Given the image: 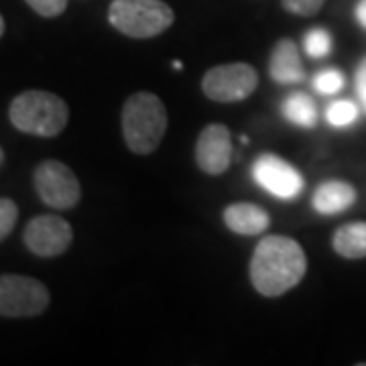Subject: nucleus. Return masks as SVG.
<instances>
[{
	"label": "nucleus",
	"instance_id": "obj_3",
	"mask_svg": "<svg viewBox=\"0 0 366 366\" xmlns=\"http://www.w3.org/2000/svg\"><path fill=\"white\" fill-rule=\"evenodd\" d=\"M9 118L16 131L35 137H57L66 129L69 108L57 94L29 90L11 102Z\"/></svg>",
	"mask_w": 366,
	"mask_h": 366
},
{
	"label": "nucleus",
	"instance_id": "obj_20",
	"mask_svg": "<svg viewBox=\"0 0 366 366\" xmlns=\"http://www.w3.org/2000/svg\"><path fill=\"white\" fill-rule=\"evenodd\" d=\"M326 0H283V9L297 16H314L320 13Z\"/></svg>",
	"mask_w": 366,
	"mask_h": 366
},
{
	"label": "nucleus",
	"instance_id": "obj_13",
	"mask_svg": "<svg viewBox=\"0 0 366 366\" xmlns=\"http://www.w3.org/2000/svg\"><path fill=\"white\" fill-rule=\"evenodd\" d=\"M356 202V189L350 183L332 179V182L322 183L314 194V208L320 214H340L348 209Z\"/></svg>",
	"mask_w": 366,
	"mask_h": 366
},
{
	"label": "nucleus",
	"instance_id": "obj_11",
	"mask_svg": "<svg viewBox=\"0 0 366 366\" xmlns=\"http://www.w3.org/2000/svg\"><path fill=\"white\" fill-rule=\"evenodd\" d=\"M269 74L279 84H300L305 78L295 41L281 39L269 59Z\"/></svg>",
	"mask_w": 366,
	"mask_h": 366
},
{
	"label": "nucleus",
	"instance_id": "obj_24",
	"mask_svg": "<svg viewBox=\"0 0 366 366\" xmlns=\"http://www.w3.org/2000/svg\"><path fill=\"white\" fill-rule=\"evenodd\" d=\"M4 35V19H2V14H0V37Z\"/></svg>",
	"mask_w": 366,
	"mask_h": 366
},
{
	"label": "nucleus",
	"instance_id": "obj_17",
	"mask_svg": "<svg viewBox=\"0 0 366 366\" xmlns=\"http://www.w3.org/2000/svg\"><path fill=\"white\" fill-rule=\"evenodd\" d=\"M303 45H305V51H307L310 57L322 59L332 51V37L324 29H312V31H307Z\"/></svg>",
	"mask_w": 366,
	"mask_h": 366
},
{
	"label": "nucleus",
	"instance_id": "obj_22",
	"mask_svg": "<svg viewBox=\"0 0 366 366\" xmlns=\"http://www.w3.org/2000/svg\"><path fill=\"white\" fill-rule=\"evenodd\" d=\"M356 94H358V100L360 106L366 112V57L360 61V66L356 69Z\"/></svg>",
	"mask_w": 366,
	"mask_h": 366
},
{
	"label": "nucleus",
	"instance_id": "obj_21",
	"mask_svg": "<svg viewBox=\"0 0 366 366\" xmlns=\"http://www.w3.org/2000/svg\"><path fill=\"white\" fill-rule=\"evenodd\" d=\"M26 4L41 16H59L67 9V0H25Z\"/></svg>",
	"mask_w": 366,
	"mask_h": 366
},
{
	"label": "nucleus",
	"instance_id": "obj_25",
	"mask_svg": "<svg viewBox=\"0 0 366 366\" xmlns=\"http://www.w3.org/2000/svg\"><path fill=\"white\" fill-rule=\"evenodd\" d=\"M173 67H175V69H182L183 64H179V61H173Z\"/></svg>",
	"mask_w": 366,
	"mask_h": 366
},
{
	"label": "nucleus",
	"instance_id": "obj_15",
	"mask_svg": "<svg viewBox=\"0 0 366 366\" xmlns=\"http://www.w3.org/2000/svg\"><path fill=\"white\" fill-rule=\"evenodd\" d=\"M283 117L287 118L289 122L297 124L301 129H314L317 124V108L315 102L303 92H295L289 94L287 98L281 104Z\"/></svg>",
	"mask_w": 366,
	"mask_h": 366
},
{
	"label": "nucleus",
	"instance_id": "obj_8",
	"mask_svg": "<svg viewBox=\"0 0 366 366\" xmlns=\"http://www.w3.org/2000/svg\"><path fill=\"white\" fill-rule=\"evenodd\" d=\"M23 238H25L26 249L33 254L51 259V257L64 254L69 249L74 240V232H71L69 222H66L61 216L45 214V216L33 218L26 224Z\"/></svg>",
	"mask_w": 366,
	"mask_h": 366
},
{
	"label": "nucleus",
	"instance_id": "obj_1",
	"mask_svg": "<svg viewBox=\"0 0 366 366\" xmlns=\"http://www.w3.org/2000/svg\"><path fill=\"white\" fill-rule=\"evenodd\" d=\"M307 271L301 244L287 236H264L252 252L250 281L264 297H279L300 285Z\"/></svg>",
	"mask_w": 366,
	"mask_h": 366
},
{
	"label": "nucleus",
	"instance_id": "obj_10",
	"mask_svg": "<svg viewBox=\"0 0 366 366\" xmlns=\"http://www.w3.org/2000/svg\"><path fill=\"white\" fill-rule=\"evenodd\" d=\"M197 167L208 175H220L232 161V139L224 124H208L196 143Z\"/></svg>",
	"mask_w": 366,
	"mask_h": 366
},
{
	"label": "nucleus",
	"instance_id": "obj_7",
	"mask_svg": "<svg viewBox=\"0 0 366 366\" xmlns=\"http://www.w3.org/2000/svg\"><path fill=\"white\" fill-rule=\"evenodd\" d=\"M259 74L250 64H222L206 71L202 90L214 102H240L257 90Z\"/></svg>",
	"mask_w": 366,
	"mask_h": 366
},
{
	"label": "nucleus",
	"instance_id": "obj_4",
	"mask_svg": "<svg viewBox=\"0 0 366 366\" xmlns=\"http://www.w3.org/2000/svg\"><path fill=\"white\" fill-rule=\"evenodd\" d=\"M175 14L163 0H114L108 21L122 35L132 39L157 37L173 25Z\"/></svg>",
	"mask_w": 366,
	"mask_h": 366
},
{
	"label": "nucleus",
	"instance_id": "obj_5",
	"mask_svg": "<svg viewBox=\"0 0 366 366\" xmlns=\"http://www.w3.org/2000/svg\"><path fill=\"white\" fill-rule=\"evenodd\" d=\"M49 289L26 274H0V315L33 317L49 307Z\"/></svg>",
	"mask_w": 366,
	"mask_h": 366
},
{
	"label": "nucleus",
	"instance_id": "obj_16",
	"mask_svg": "<svg viewBox=\"0 0 366 366\" xmlns=\"http://www.w3.org/2000/svg\"><path fill=\"white\" fill-rule=\"evenodd\" d=\"M327 122L336 129H344L350 127L352 122H356L358 118V106L350 102V100H336L327 106L326 110Z\"/></svg>",
	"mask_w": 366,
	"mask_h": 366
},
{
	"label": "nucleus",
	"instance_id": "obj_2",
	"mask_svg": "<svg viewBox=\"0 0 366 366\" xmlns=\"http://www.w3.org/2000/svg\"><path fill=\"white\" fill-rule=\"evenodd\" d=\"M167 131V112L159 96L137 92L122 106V134L132 153L149 155Z\"/></svg>",
	"mask_w": 366,
	"mask_h": 366
},
{
	"label": "nucleus",
	"instance_id": "obj_19",
	"mask_svg": "<svg viewBox=\"0 0 366 366\" xmlns=\"http://www.w3.org/2000/svg\"><path fill=\"white\" fill-rule=\"evenodd\" d=\"M19 220V208L11 197H0V240L13 232L14 224Z\"/></svg>",
	"mask_w": 366,
	"mask_h": 366
},
{
	"label": "nucleus",
	"instance_id": "obj_6",
	"mask_svg": "<svg viewBox=\"0 0 366 366\" xmlns=\"http://www.w3.org/2000/svg\"><path fill=\"white\" fill-rule=\"evenodd\" d=\"M33 182L41 202L53 209L74 208L81 197V187L76 173L66 163L55 159H47L37 165Z\"/></svg>",
	"mask_w": 366,
	"mask_h": 366
},
{
	"label": "nucleus",
	"instance_id": "obj_9",
	"mask_svg": "<svg viewBox=\"0 0 366 366\" xmlns=\"http://www.w3.org/2000/svg\"><path fill=\"white\" fill-rule=\"evenodd\" d=\"M252 177L264 192L279 199H293L303 189V177L293 165L277 155H261L252 163Z\"/></svg>",
	"mask_w": 366,
	"mask_h": 366
},
{
	"label": "nucleus",
	"instance_id": "obj_23",
	"mask_svg": "<svg viewBox=\"0 0 366 366\" xmlns=\"http://www.w3.org/2000/svg\"><path fill=\"white\" fill-rule=\"evenodd\" d=\"M356 19L366 29V0H358V4H356Z\"/></svg>",
	"mask_w": 366,
	"mask_h": 366
},
{
	"label": "nucleus",
	"instance_id": "obj_14",
	"mask_svg": "<svg viewBox=\"0 0 366 366\" xmlns=\"http://www.w3.org/2000/svg\"><path fill=\"white\" fill-rule=\"evenodd\" d=\"M334 250L344 259H365L366 257V222L344 224L334 234Z\"/></svg>",
	"mask_w": 366,
	"mask_h": 366
},
{
	"label": "nucleus",
	"instance_id": "obj_26",
	"mask_svg": "<svg viewBox=\"0 0 366 366\" xmlns=\"http://www.w3.org/2000/svg\"><path fill=\"white\" fill-rule=\"evenodd\" d=\"M2 161H4V151H2V147H0V165H2Z\"/></svg>",
	"mask_w": 366,
	"mask_h": 366
},
{
	"label": "nucleus",
	"instance_id": "obj_12",
	"mask_svg": "<svg viewBox=\"0 0 366 366\" xmlns=\"http://www.w3.org/2000/svg\"><path fill=\"white\" fill-rule=\"evenodd\" d=\"M224 222L226 226L242 236L262 234L269 228V214L254 204L249 202H238L224 209Z\"/></svg>",
	"mask_w": 366,
	"mask_h": 366
},
{
	"label": "nucleus",
	"instance_id": "obj_18",
	"mask_svg": "<svg viewBox=\"0 0 366 366\" xmlns=\"http://www.w3.org/2000/svg\"><path fill=\"white\" fill-rule=\"evenodd\" d=\"M344 74L340 69H322L320 74H315L314 78V88L315 92L324 94V96H332V94H338L344 88Z\"/></svg>",
	"mask_w": 366,
	"mask_h": 366
}]
</instances>
